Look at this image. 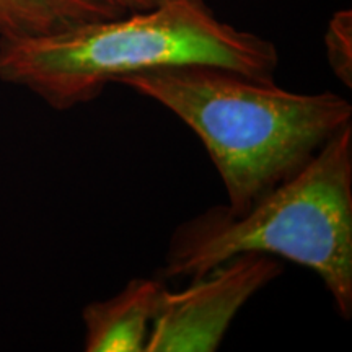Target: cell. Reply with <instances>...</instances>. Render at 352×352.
I'll list each match as a JSON object with an SVG mask.
<instances>
[{"label": "cell", "mask_w": 352, "mask_h": 352, "mask_svg": "<svg viewBox=\"0 0 352 352\" xmlns=\"http://www.w3.org/2000/svg\"><path fill=\"white\" fill-rule=\"evenodd\" d=\"M191 64L274 80L279 52L266 38L220 20L206 0H166L64 32L0 39V80L59 111L90 103L122 77Z\"/></svg>", "instance_id": "cell-1"}, {"label": "cell", "mask_w": 352, "mask_h": 352, "mask_svg": "<svg viewBox=\"0 0 352 352\" xmlns=\"http://www.w3.org/2000/svg\"><path fill=\"white\" fill-rule=\"evenodd\" d=\"M118 83L170 109L195 132L219 171L233 212H243L297 173L336 132L352 124L344 96L296 94L274 80L217 65H176Z\"/></svg>", "instance_id": "cell-2"}, {"label": "cell", "mask_w": 352, "mask_h": 352, "mask_svg": "<svg viewBox=\"0 0 352 352\" xmlns=\"http://www.w3.org/2000/svg\"><path fill=\"white\" fill-rule=\"evenodd\" d=\"M241 253L274 254L311 270L338 314L351 320L352 124L243 212L217 204L175 228L160 279H192Z\"/></svg>", "instance_id": "cell-3"}, {"label": "cell", "mask_w": 352, "mask_h": 352, "mask_svg": "<svg viewBox=\"0 0 352 352\" xmlns=\"http://www.w3.org/2000/svg\"><path fill=\"white\" fill-rule=\"evenodd\" d=\"M283 274L270 254L241 253L189 279L182 290L164 289L145 352H214L246 302Z\"/></svg>", "instance_id": "cell-4"}, {"label": "cell", "mask_w": 352, "mask_h": 352, "mask_svg": "<svg viewBox=\"0 0 352 352\" xmlns=\"http://www.w3.org/2000/svg\"><path fill=\"white\" fill-rule=\"evenodd\" d=\"M164 279L135 277L116 296L82 310L87 352H142L151 334Z\"/></svg>", "instance_id": "cell-5"}, {"label": "cell", "mask_w": 352, "mask_h": 352, "mask_svg": "<svg viewBox=\"0 0 352 352\" xmlns=\"http://www.w3.org/2000/svg\"><path fill=\"white\" fill-rule=\"evenodd\" d=\"M122 13L104 0H0V39L43 36Z\"/></svg>", "instance_id": "cell-6"}, {"label": "cell", "mask_w": 352, "mask_h": 352, "mask_svg": "<svg viewBox=\"0 0 352 352\" xmlns=\"http://www.w3.org/2000/svg\"><path fill=\"white\" fill-rule=\"evenodd\" d=\"M328 63L333 74L344 83L352 87V13L351 10L336 12L329 20L327 34Z\"/></svg>", "instance_id": "cell-7"}, {"label": "cell", "mask_w": 352, "mask_h": 352, "mask_svg": "<svg viewBox=\"0 0 352 352\" xmlns=\"http://www.w3.org/2000/svg\"><path fill=\"white\" fill-rule=\"evenodd\" d=\"M109 6L120 8L121 12H140V10H148L160 3L166 2V0H104Z\"/></svg>", "instance_id": "cell-8"}]
</instances>
